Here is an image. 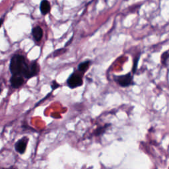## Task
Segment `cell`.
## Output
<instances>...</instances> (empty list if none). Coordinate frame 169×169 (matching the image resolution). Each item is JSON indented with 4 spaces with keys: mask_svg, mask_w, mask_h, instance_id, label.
Segmentation results:
<instances>
[{
    "mask_svg": "<svg viewBox=\"0 0 169 169\" xmlns=\"http://www.w3.org/2000/svg\"><path fill=\"white\" fill-rule=\"evenodd\" d=\"M28 68L29 65L23 55L15 54L11 57L9 64V70L12 75L19 74L24 76Z\"/></svg>",
    "mask_w": 169,
    "mask_h": 169,
    "instance_id": "obj_1",
    "label": "cell"
},
{
    "mask_svg": "<svg viewBox=\"0 0 169 169\" xmlns=\"http://www.w3.org/2000/svg\"><path fill=\"white\" fill-rule=\"evenodd\" d=\"M134 77L131 72L122 75H114V80L121 87H128L134 85Z\"/></svg>",
    "mask_w": 169,
    "mask_h": 169,
    "instance_id": "obj_2",
    "label": "cell"
},
{
    "mask_svg": "<svg viewBox=\"0 0 169 169\" xmlns=\"http://www.w3.org/2000/svg\"><path fill=\"white\" fill-rule=\"evenodd\" d=\"M83 81L82 77L75 72L71 74L67 80V84L70 89H75L83 85Z\"/></svg>",
    "mask_w": 169,
    "mask_h": 169,
    "instance_id": "obj_3",
    "label": "cell"
},
{
    "mask_svg": "<svg viewBox=\"0 0 169 169\" xmlns=\"http://www.w3.org/2000/svg\"><path fill=\"white\" fill-rule=\"evenodd\" d=\"M40 72V67L38 63L36 60L32 61L29 65V68L25 74L24 77L26 79H29L32 77H35L38 75Z\"/></svg>",
    "mask_w": 169,
    "mask_h": 169,
    "instance_id": "obj_4",
    "label": "cell"
},
{
    "mask_svg": "<svg viewBox=\"0 0 169 169\" xmlns=\"http://www.w3.org/2000/svg\"><path fill=\"white\" fill-rule=\"evenodd\" d=\"M24 76L22 75H19V74H15L12 75L11 79H10V83L13 89H19L21 87L25 82Z\"/></svg>",
    "mask_w": 169,
    "mask_h": 169,
    "instance_id": "obj_5",
    "label": "cell"
},
{
    "mask_svg": "<svg viewBox=\"0 0 169 169\" xmlns=\"http://www.w3.org/2000/svg\"><path fill=\"white\" fill-rule=\"evenodd\" d=\"M29 141V138L27 137H23L22 139H20L16 142L15 145V149L17 152H18L19 154L25 153L26 151L27 143Z\"/></svg>",
    "mask_w": 169,
    "mask_h": 169,
    "instance_id": "obj_6",
    "label": "cell"
},
{
    "mask_svg": "<svg viewBox=\"0 0 169 169\" xmlns=\"http://www.w3.org/2000/svg\"><path fill=\"white\" fill-rule=\"evenodd\" d=\"M32 35L36 42H40L43 36V30L39 26H36L32 30Z\"/></svg>",
    "mask_w": 169,
    "mask_h": 169,
    "instance_id": "obj_7",
    "label": "cell"
},
{
    "mask_svg": "<svg viewBox=\"0 0 169 169\" xmlns=\"http://www.w3.org/2000/svg\"><path fill=\"white\" fill-rule=\"evenodd\" d=\"M50 8H51V7H50V2L48 0H42L40 6V11H41L42 14L44 15L48 14L50 11Z\"/></svg>",
    "mask_w": 169,
    "mask_h": 169,
    "instance_id": "obj_8",
    "label": "cell"
},
{
    "mask_svg": "<svg viewBox=\"0 0 169 169\" xmlns=\"http://www.w3.org/2000/svg\"><path fill=\"white\" fill-rule=\"evenodd\" d=\"M91 62L90 60L84 61V62L80 63L79 64L78 67H77V69H78V71H79V72H82L83 73L84 72H86L88 70V69H89V66H91Z\"/></svg>",
    "mask_w": 169,
    "mask_h": 169,
    "instance_id": "obj_9",
    "label": "cell"
},
{
    "mask_svg": "<svg viewBox=\"0 0 169 169\" xmlns=\"http://www.w3.org/2000/svg\"><path fill=\"white\" fill-rule=\"evenodd\" d=\"M110 125H111L110 124H106L104 125V126H100L99 128H97L96 130L94 131V135H95L96 136H102L103 134L106 132V130L109 128V126H110Z\"/></svg>",
    "mask_w": 169,
    "mask_h": 169,
    "instance_id": "obj_10",
    "label": "cell"
},
{
    "mask_svg": "<svg viewBox=\"0 0 169 169\" xmlns=\"http://www.w3.org/2000/svg\"><path fill=\"white\" fill-rule=\"evenodd\" d=\"M140 54H139L137 56L135 57V59L134 60V64H133V67H132V73L134 74L136 73V71H137L138 62H139V60H140Z\"/></svg>",
    "mask_w": 169,
    "mask_h": 169,
    "instance_id": "obj_11",
    "label": "cell"
},
{
    "mask_svg": "<svg viewBox=\"0 0 169 169\" xmlns=\"http://www.w3.org/2000/svg\"><path fill=\"white\" fill-rule=\"evenodd\" d=\"M66 52V47H64V48H63L58 49V50H56V51L53 53L54 54V56L56 57V56H60V55H62V54H63L65 53Z\"/></svg>",
    "mask_w": 169,
    "mask_h": 169,
    "instance_id": "obj_12",
    "label": "cell"
},
{
    "mask_svg": "<svg viewBox=\"0 0 169 169\" xmlns=\"http://www.w3.org/2000/svg\"><path fill=\"white\" fill-rule=\"evenodd\" d=\"M168 57H169L168 52H164V54H163V55H162V57H161V58H162V63H163V64H165V63H166L167 60H168Z\"/></svg>",
    "mask_w": 169,
    "mask_h": 169,
    "instance_id": "obj_13",
    "label": "cell"
},
{
    "mask_svg": "<svg viewBox=\"0 0 169 169\" xmlns=\"http://www.w3.org/2000/svg\"><path fill=\"white\" fill-rule=\"evenodd\" d=\"M50 86H51L52 90L53 91L56 90V89H57V88H58V87H60V84L59 83H57L55 80H54V81H52L51 85H50Z\"/></svg>",
    "mask_w": 169,
    "mask_h": 169,
    "instance_id": "obj_14",
    "label": "cell"
},
{
    "mask_svg": "<svg viewBox=\"0 0 169 169\" xmlns=\"http://www.w3.org/2000/svg\"><path fill=\"white\" fill-rule=\"evenodd\" d=\"M51 94H52V93H49L48 94H47V96H46V97L45 98V99H42L41 100H40V102H38V103H37V104H36V106H37V105H38V104H40V103H41L42 102H43V101H44V100H46V99H47V98H48V97H50V95H51Z\"/></svg>",
    "mask_w": 169,
    "mask_h": 169,
    "instance_id": "obj_15",
    "label": "cell"
},
{
    "mask_svg": "<svg viewBox=\"0 0 169 169\" xmlns=\"http://www.w3.org/2000/svg\"><path fill=\"white\" fill-rule=\"evenodd\" d=\"M72 40H73V37H72V38H71V39L69 40V41H67V42L66 44L65 47H67L69 45H70V43H71V42L72 41Z\"/></svg>",
    "mask_w": 169,
    "mask_h": 169,
    "instance_id": "obj_16",
    "label": "cell"
}]
</instances>
